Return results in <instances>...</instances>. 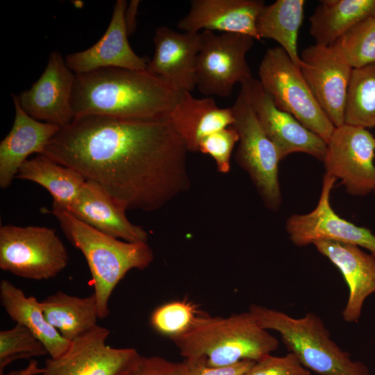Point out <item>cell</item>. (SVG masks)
<instances>
[{"label": "cell", "mask_w": 375, "mask_h": 375, "mask_svg": "<svg viewBox=\"0 0 375 375\" xmlns=\"http://www.w3.org/2000/svg\"><path fill=\"white\" fill-rule=\"evenodd\" d=\"M47 354L43 344L21 324L0 332V375H3L6 366L15 360Z\"/></svg>", "instance_id": "obj_31"}, {"label": "cell", "mask_w": 375, "mask_h": 375, "mask_svg": "<svg viewBox=\"0 0 375 375\" xmlns=\"http://www.w3.org/2000/svg\"><path fill=\"white\" fill-rule=\"evenodd\" d=\"M127 5L126 1L117 0L108 26L100 40L85 50L66 56L65 62L74 74L108 67L146 70L147 59L137 55L128 40L124 20Z\"/></svg>", "instance_id": "obj_17"}, {"label": "cell", "mask_w": 375, "mask_h": 375, "mask_svg": "<svg viewBox=\"0 0 375 375\" xmlns=\"http://www.w3.org/2000/svg\"><path fill=\"white\" fill-rule=\"evenodd\" d=\"M66 210L83 222L115 238L129 242H147V232L132 224L126 216V210L93 183L86 181L77 198Z\"/></svg>", "instance_id": "obj_21"}, {"label": "cell", "mask_w": 375, "mask_h": 375, "mask_svg": "<svg viewBox=\"0 0 375 375\" xmlns=\"http://www.w3.org/2000/svg\"><path fill=\"white\" fill-rule=\"evenodd\" d=\"M15 178L44 187L53 197L52 205L65 209L75 201L86 182L78 172L42 154L26 160Z\"/></svg>", "instance_id": "obj_26"}, {"label": "cell", "mask_w": 375, "mask_h": 375, "mask_svg": "<svg viewBox=\"0 0 375 375\" xmlns=\"http://www.w3.org/2000/svg\"><path fill=\"white\" fill-rule=\"evenodd\" d=\"M121 375H185V365L158 356L140 354Z\"/></svg>", "instance_id": "obj_34"}, {"label": "cell", "mask_w": 375, "mask_h": 375, "mask_svg": "<svg viewBox=\"0 0 375 375\" xmlns=\"http://www.w3.org/2000/svg\"><path fill=\"white\" fill-rule=\"evenodd\" d=\"M153 42L154 53L146 70L160 77L178 92H191L196 87L201 33H181L162 26L156 30Z\"/></svg>", "instance_id": "obj_16"}, {"label": "cell", "mask_w": 375, "mask_h": 375, "mask_svg": "<svg viewBox=\"0 0 375 375\" xmlns=\"http://www.w3.org/2000/svg\"><path fill=\"white\" fill-rule=\"evenodd\" d=\"M206 314L187 299L174 300L158 306L150 324L154 331L172 340L189 331Z\"/></svg>", "instance_id": "obj_29"}, {"label": "cell", "mask_w": 375, "mask_h": 375, "mask_svg": "<svg viewBox=\"0 0 375 375\" xmlns=\"http://www.w3.org/2000/svg\"><path fill=\"white\" fill-rule=\"evenodd\" d=\"M255 361L243 360L234 365L213 367L201 358H185V375H244Z\"/></svg>", "instance_id": "obj_35"}, {"label": "cell", "mask_w": 375, "mask_h": 375, "mask_svg": "<svg viewBox=\"0 0 375 375\" xmlns=\"http://www.w3.org/2000/svg\"><path fill=\"white\" fill-rule=\"evenodd\" d=\"M54 215L68 240L84 256L90 269L99 319L109 316V300L121 280L131 269H144L153 260L147 242H129L106 235L52 205Z\"/></svg>", "instance_id": "obj_3"}, {"label": "cell", "mask_w": 375, "mask_h": 375, "mask_svg": "<svg viewBox=\"0 0 375 375\" xmlns=\"http://www.w3.org/2000/svg\"><path fill=\"white\" fill-rule=\"evenodd\" d=\"M232 125L239 135L235 161L251 178L265 206L276 211L281 205L278 163L281 160L274 144L260 126L244 93H240L232 107Z\"/></svg>", "instance_id": "obj_8"}, {"label": "cell", "mask_w": 375, "mask_h": 375, "mask_svg": "<svg viewBox=\"0 0 375 375\" xmlns=\"http://www.w3.org/2000/svg\"><path fill=\"white\" fill-rule=\"evenodd\" d=\"M313 245L340 270L348 285L343 319L358 322L365 299L375 292V255L367 253L358 246L340 242L322 240Z\"/></svg>", "instance_id": "obj_19"}, {"label": "cell", "mask_w": 375, "mask_h": 375, "mask_svg": "<svg viewBox=\"0 0 375 375\" xmlns=\"http://www.w3.org/2000/svg\"><path fill=\"white\" fill-rule=\"evenodd\" d=\"M259 82L281 110L326 143L335 127L322 110L301 70L281 47L268 49L258 68Z\"/></svg>", "instance_id": "obj_6"}, {"label": "cell", "mask_w": 375, "mask_h": 375, "mask_svg": "<svg viewBox=\"0 0 375 375\" xmlns=\"http://www.w3.org/2000/svg\"><path fill=\"white\" fill-rule=\"evenodd\" d=\"M185 358H201L213 367L243 360L257 362L272 354L278 340L248 311L227 317L207 313L185 334L172 340Z\"/></svg>", "instance_id": "obj_4"}, {"label": "cell", "mask_w": 375, "mask_h": 375, "mask_svg": "<svg viewBox=\"0 0 375 375\" xmlns=\"http://www.w3.org/2000/svg\"><path fill=\"white\" fill-rule=\"evenodd\" d=\"M292 353L283 356L268 355L257 361L244 375H310Z\"/></svg>", "instance_id": "obj_33"}, {"label": "cell", "mask_w": 375, "mask_h": 375, "mask_svg": "<svg viewBox=\"0 0 375 375\" xmlns=\"http://www.w3.org/2000/svg\"><path fill=\"white\" fill-rule=\"evenodd\" d=\"M69 254L56 230L38 226L0 227V268L15 276L47 280L68 265Z\"/></svg>", "instance_id": "obj_7"}, {"label": "cell", "mask_w": 375, "mask_h": 375, "mask_svg": "<svg viewBox=\"0 0 375 375\" xmlns=\"http://www.w3.org/2000/svg\"><path fill=\"white\" fill-rule=\"evenodd\" d=\"M264 6L262 0H192L189 12L177 27L183 32L220 31L260 40L256 22Z\"/></svg>", "instance_id": "obj_18"}, {"label": "cell", "mask_w": 375, "mask_h": 375, "mask_svg": "<svg viewBox=\"0 0 375 375\" xmlns=\"http://www.w3.org/2000/svg\"><path fill=\"white\" fill-rule=\"evenodd\" d=\"M375 0H323L310 16L315 44L328 47L358 23L374 16Z\"/></svg>", "instance_id": "obj_24"}, {"label": "cell", "mask_w": 375, "mask_h": 375, "mask_svg": "<svg viewBox=\"0 0 375 375\" xmlns=\"http://www.w3.org/2000/svg\"><path fill=\"white\" fill-rule=\"evenodd\" d=\"M353 68L375 63V18L356 24L332 44Z\"/></svg>", "instance_id": "obj_30"}, {"label": "cell", "mask_w": 375, "mask_h": 375, "mask_svg": "<svg viewBox=\"0 0 375 375\" xmlns=\"http://www.w3.org/2000/svg\"><path fill=\"white\" fill-rule=\"evenodd\" d=\"M258 121L276 147L281 160L296 152L307 153L323 161L326 142L306 128L290 114L279 109L258 79L240 84Z\"/></svg>", "instance_id": "obj_14"}, {"label": "cell", "mask_w": 375, "mask_h": 375, "mask_svg": "<svg viewBox=\"0 0 375 375\" xmlns=\"http://www.w3.org/2000/svg\"><path fill=\"white\" fill-rule=\"evenodd\" d=\"M169 119L188 151L193 152L198 151L203 138L234 123L231 108H219L212 98L197 99L187 91L181 92Z\"/></svg>", "instance_id": "obj_22"}, {"label": "cell", "mask_w": 375, "mask_h": 375, "mask_svg": "<svg viewBox=\"0 0 375 375\" xmlns=\"http://www.w3.org/2000/svg\"><path fill=\"white\" fill-rule=\"evenodd\" d=\"M12 96L15 119L10 132L0 143V187L3 189L10 186L30 155L43 153L60 128L31 117L21 107L17 95Z\"/></svg>", "instance_id": "obj_20"}, {"label": "cell", "mask_w": 375, "mask_h": 375, "mask_svg": "<svg viewBox=\"0 0 375 375\" xmlns=\"http://www.w3.org/2000/svg\"><path fill=\"white\" fill-rule=\"evenodd\" d=\"M0 301L9 317L28 328L44 346L50 358H56L68 349L70 342L46 319L41 301L34 297H26L10 281L0 283Z\"/></svg>", "instance_id": "obj_23"}, {"label": "cell", "mask_w": 375, "mask_h": 375, "mask_svg": "<svg viewBox=\"0 0 375 375\" xmlns=\"http://www.w3.org/2000/svg\"><path fill=\"white\" fill-rule=\"evenodd\" d=\"M139 4L140 1L132 0L126 6L124 13V20L128 35L135 31L137 26L136 17Z\"/></svg>", "instance_id": "obj_36"}, {"label": "cell", "mask_w": 375, "mask_h": 375, "mask_svg": "<svg viewBox=\"0 0 375 375\" xmlns=\"http://www.w3.org/2000/svg\"><path fill=\"white\" fill-rule=\"evenodd\" d=\"M336 178L325 174L316 207L309 213L294 214L286 221L285 229L298 247L322 240L348 243L368 249L375 255V235L372 231L340 217L331 206L330 195Z\"/></svg>", "instance_id": "obj_12"}, {"label": "cell", "mask_w": 375, "mask_h": 375, "mask_svg": "<svg viewBox=\"0 0 375 375\" xmlns=\"http://www.w3.org/2000/svg\"><path fill=\"white\" fill-rule=\"evenodd\" d=\"M303 0H277L261 10L256 22L258 35L279 44L294 65L302 62L297 50V38L302 24Z\"/></svg>", "instance_id": "obj_27"}, {"label": "cell", "mask_w": 375, "mask_h": 375, "mask_svg": "<svg viewBox=\"0 0 375 375\" xmlns=\"http://www.w3.org/2000/svg\"><path fill=\"white\" fill-rule=\"evenodd\" d=\"M374 17L375 18V13H374Z\"/></svg>", "instance_id": "obj_37"}, {"label": "cell", "mask_w": 375, "mask_h": 375, "mask_svg": "<svg viewBox=\"0 0 375 375\" xmlns=\"http://www.w3.org/2000/svg\"><path fill=\"white\" fill-rule=\"evenodd\" d=\"M344 124L375 126V63L353 69L347 90Z\"/></svg>", "instance_id": "obj_28"}, {"label": "cell", "mask_w": 375, "mask_h": 375, "mask_svg": "<svg viewBox=\"0 0 375 375\" xmlns=\"http://www.w3.org/2000/svg\"><path fill=\"white\" fill-rule=\"evenodd\" d=\"M188 150L169 117H76L42 155L78 172L126 211H156L191 185Z\"/></svg>", "instance_id": "obj_1"}, {"label": "cell", "mask_w": 375, "mask_h": 375, "mask_svg": "<svg viewBox=\"0 0 375 375\" xmlns=\"http://www.w3.org/2000/svg\"><path fill=\"white\" fill-rule=\"evenodd\" d=\"M74 78L61 53L53 51L40 78L17 96L19 103L33 118L64 127L74 118L71 103Z\"/></svg>", "instance_id": "obj_15"}, {"label": "cell", "mask_w": 375, "mask_h": 375, "mask_svg": "<svg viewBox=\"0 0 375 375\" xmlns=\"http://www.w3.org/2000/svg\"><path fill=\"white\" fill-rule=\"evenodd\" d=\"M249 311L262 328L274 330L306 369L320 375H369L366 365L331 338L322 319L312 312L300 318L253 304Z\"/></svg>", "instance_id": "obj_5"}, {"label": "cell", "mask_w": 375, "mask_h": 375, "mask_svg": "<svg viewBox=\"0 0 375 375\" xmlns=\"http://www.w3.org/2000/svg\"><path fill=\"white\" fill-rule=\"evenodd\" d=\"M198 56L196 87L205 96L230 97L235 85L253 78L246 55L253 44L249 35L203 31Z\"/></svg>", "instance_id": "obj_9"}, {"label": "cell", "mask_w": 375, "mask_h": 375, "mask_svg": "<svg viewBox=\"0 0 375 375\" xmlns=\"http://www.w3.org/2000/svg\"><path fill=\"white\" fill-rule=\"evenodd\" d=\"M375 138L362 127H335L326 143V174L339 178L347 193L365 196L375 189Z\"/></svg>", "instance_id": "obj_10"}, {"label": "cell", "mask_w": 375, "mask_h": 375, "mask_svg": "<svg viewBox=\"0 0 375 375\" xmlns=\"http://www.w3.org/2000/svg\"><path fill=\"white\" fill-rule=\"evenodd\" d=\"M300 58L301 72L317 103L335 127L342 126L353 68L333 45H310Z\"/></svg>", "instance_id": "obj_13"}, {"label": "cell", "mask_w": 375, "mask_h": 375, "mask_svg": "<svg viewBox=\"0 0 375 375\" xmlns=\"http://www.w3.org/2000/svg\"><path fill=\"white\" fill-rule=\"evenodd\" d=\"M239 135L233 126L224 128L203 138L198 151L210 156L215 162L217 171L226 174L231 169V157Z\"/></svg>", "instance_id": "obj_32"}, {"label": "cell", "mask_w": 375, "mask_h": 375, "mask_svg": "<svg viewBox=\"0 0 375 375\" xmlns=\"http://www.w3.org/2000/svg\"><path fill=\"white\" fill-rule=\"evenodd\" d=\"M374 194H375V189H374Z\"/></svg>", "instance_id": "obj_38"}, {"label": "cell", "mask_w": 375, "mask_h": 375, "mask_svg": "<svg viewBox=\"0 0 375 375\" xmlns=\"http://www.w3.org/2000/svg\"><path fill=\"white\" fill-rule=\"evenodd\" d=\"M109 334L97 325L80 335L62 356L46 360L41 375H121L140 353L134 348L107 345Z\"/></svg>", "instance_id": "obj_11"}, {"label": "cell", "mask_w": 375, "mask_h": 375, "mask_svg": "<svg viewBox=\"0 0 375 375\" xmlns=\"http://www.w3.org/2000/svg\"><path fill=\"white\" fill-rule=\"evenodd\" d=\"M41 305L47 322L69 342L98 325L94 293L78 297L58 290L42 300Z\"/></svg>", "instance_id": "obj_25"}, {"label": "cell", "mask_w": 375, "mask_h": 375, "mask_svg": "<svg viewBox=\"0 0 375 375\" xmlns=\"http://www.w3.org/2000/svg\"><path fill=\"white\" fill-rule=\"evenodd\" d=\"M180 94L147 70L108 67L75 74L71 103L74 117L160 119L169 117Z\"/></svg>", "instance_id": "obj_2"}]
</instances>
